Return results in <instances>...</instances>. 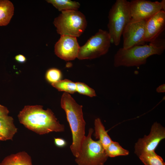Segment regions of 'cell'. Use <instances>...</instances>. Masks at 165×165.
<instances>
[{"instance_id":"9c48e42d","label":"cell","mask_w":165,"mask_h":165,"mask_svg":"<svg viewBox=\"0 0 165 165\" xmlns=\"http://www.w3.org/2000/svg\"><path fill=\"white\" fill-rule=\"evenodd\" d=\"M165 138V129L160 123L155 122L150 133L139 138L134 146V153L138 156L148 152L155 151L159 143Z\"/></svg>"},{"instance_id":"ba28073f","label":"cell","mask_w":165,"mask_h":165,"mask_svg":"<svg viewBox=\"0 0 165 165\" xmlns=\"http://www.w3.org/2000/svg\"><path fill=\"white\" fill-rule=\"evenodd\" d=\"M129 6L132 19L146 20L160 11H165V0H133L129 2Z\"/></svg>"},{"instance_id":"6da1fadb","label":"cell","mask_w":165,"mask_h":165,"mask_svg":"<svg viewBox=\"0 0 165 165\" xmlns=\"http://www.w3.org/2000/svg\"><path fill=\"white\" fill-rule=\"evenodd\" d=\"M20 122L25 127L39 135L52 132H61L64 130L52 110H44L40 105H26L19 112Z\"/></svg>"},{"instance_id":"5bb4252c","label":"cell","mask_w":165,"mask_h":165,"mask_svg":"<svg viewBox=\"0 0 165 165\" xmlns=\"http://www.w3.org/2000/svg\"><path fill=\"white\" fill-rule=\"evenodd\" d=\"M0 165H32L31 156L26 152H20L6 157Z\"/></svg>"},{"instance_id":"52a82bcc","label":"cell","mask_w":165,"mask_h":165,"mask_svg":"<svg viewBox=\"0 0 165 165\" xmlns=\"http://www.w3.org/2000/svg\"><path fill=\"white\" fill-rule=\"evenodd\" d=\"M111 43L108 32L100 29L80 47L77 58L84 60L99 57L108 52Z\"/></svg>"},{"instance_id":"83f0119b","label":"cell","mask_w":165,"mask_h":165,"mask_svg":"<svg viewBox=\"0 0 165 165\" xmlns=\"http://www.w3.org/2000/svg\"></svg>"},{"instance_id":"4fadbf2b","label":"cell","mask_w":165,"mask_h":165,"mask_svg":"<svg viewBox=\"0 0 165 165\" xmlns=\"http://www.w3.org/2000/svg\"><path fill=\"white\" fill-rule=\"evenodd\" d=\"M17 130L12 117L8 115L0 118V136L4 141L12 140Z\"/></svg>"},{"instance_id":"9a60e30c","label":"cell","mask_w":165,"mask_h":165,"mask_svg":"<svg viewBox=\"0 0 165 165\" xmlns=\"http://www.w3.org/2000/svg\"><path fill=\"white\" fill-rule=\"evenodd\" d=\"M14 7L8 0H0V26L8 25L13 16Z\"/></svg>"},{"instance_id":"4316f807","label":"cell","mask_w":165,"mask_h":165,"mask_svg":"<svg viewBox=\"0 0 165 165\" xmlns=\"http://www.w3.org/2000/svg\"><path fill=\"white\" fill-rule=\"evenodd\" d=\"M0 140L4 141V139L1 136H0Z\"/></svg>"},{"instance_id":"8992f818","label":"cell","mask_w":165,"mask_h":165,"mask_svg":"<svg viewBox=\"0 0 165 165\" xmlns=\"http://www.w3.org/2000/svg\"><path fill=\"white\" fill-rule=\"evenodd\" d=\"M93 129H89L81 145L75 161L78 165H104L108 158L105 150L100 141L93 140L91 138Z\"/></svg>"},{"instance_id":"8fae6325","label":"cell","mask_w":165,"mask_h":165,"mask_svg":"<svg viewBox=\"0 0 165 165\" xmlns=\"http://www.w3.org/2000/svg\"><path fill=\"white\" fill-rule=\"evenodd\" d=\"M80 46L77 37L68 35H61L54 46L56 55L66 61L77 58Z\"/></svg>"},{"instance_id":"ffe728a7","label":"cell","mask_w":165,"mask_h":165,"mask_svg":"<svg viewBox=\"0 0 165 165\" xmlns=\"http://www.w3.org/2000/svg\"><path fill=\"white\" fill-rule=\"evenodd\" d=\"M105 150L108 157L127 156L129 154L128 150L123 148L118 142L113 141Z\"/></svg>"},{"instance_id":"cb8c5ba5","label":"cell","mask_w":165,"mask_h":165,"mask_svg":"<svg viewBox=\"0 0 165 165\" xmlns=\"http://www.w3.org/2000/svg\"><path fill=\"white\" fill-rule=\"evenodd\" d=\"M9 112L6 107L0 105V118L8 116Z\"/></svg>"},{"instance_id":"ac0fdd59","label":"cell","mask_w":165,"mask_h":165,"mask_svg":"<svg viewBox=\"0 0 165 165\" xmlns=\"http://www.w3.org/2000/svg\"><path fill=\"white\" fill-rule=\"evenodd\" d=\"M138 157L145 165H165L162 158L155 151L143 153Z\"/></svg>"},{"instance_id":"30bf717a","label":"cell","mask_w":165,"mask_h":165,"mask_svg":"<svg viewBox=\"0 0 165 165\" xmlns=\"http://www.w3.org/2000/svg\"><path fill=\"white\" fill-rule=\"evenodd\" d=\"M145 21L132 19L127 24L122 34L123 40V48L127 49L134 46L145 45Z\"/></svg>"},{"instance_id":"603a6c76","label":"cell","mask_w":165,"mask_h":165,"mask_svg":"<svg viewBox=\"0 0 165 165\" xmlns=\"http://www.w3.org/2000/svg\"><path fill=\"white\" fill-rule=\"evenodd\" d=\"M54 142L56 146L60 148L64 147L67 145V142L65 140L61 138H54Z\"/></svg>"},{"instance_id":"d4e9b609","label":"cell","mask_w":165,"mask_h":165,"mask_svg":"<svg viewBox=\"0 0 165 165\" xmlns=\"http://www.w3.org/2000/svg\"><path fill=\"white\" fill-rule=\"evenodd\" d=\"M15 60L18 62L20 63H24L26 61V57L22 54H18L15 56Z\"/></svg>"},{"instance_id":"d6986e66","label":"cell","mask_w":165,"mask_h":165,"mask_svg":"<svg viewBox=\"0 0 165 165\" xmlns=\"http://www.w3.org/2000/svg\"><path fill=\"white\" fill-rule=\"evenodd\" d=\"M51 84L59 91H64L70 94L76 92L75 82L69 79L61 80Z\"/></svg>"},{"instance_id":"7402d4cb","label":"cell","mask_w":165,"mask_h":165,"mask_svg":"<svg viewBox=\"0 0 165 165\" xmlns=\"http://www.w3.org/2000/svg\"><path fill=\"white\" fill-rule=\"evenodd\" d=\"M61 71L56 68H51L47 71L46 74V78L48 82L51 83L56 82L61 78Z\"/></svg>"},{"instance_id":"484cf974","label":"cell","mask_w":165,"mask_h":165,"mask_svg":"<svg viewBox=\"0 0 165 165\" xmlns=\"http://www.w3.org/2000/svg\"><path fill=\"white\" fill-rule=\"evenodd\" d=\"M156 91L159 93H164L165 92V84H164L160 86L156 89Z\"/></svg>"},{"instance_id":"7a4b0ae2","label":"cell","mask_w":165,"mask_h":165,"mask_svg":"<svg viewBox=\"0 0 165 165\" xmlns=\"http://www.w3.org/2000/svg\"><path fill=\"white\" fill-rule=\"evenodd\" d=\"M165 49L164 40L157 38L149 45L135 46L127 49L121 48L115 55L114 65L116 67H138L145 64L150 56L162 54Z\"/></svg>"},{"instance_id":"e0dca14e","label":"cell","mask_w":165,"mask_h":165,"mask_svg":"<svg viewBox=\"0 0 165 165\" xmlns=\"http://www.w3.org/2000/svg\"><path fill=\"white\" fill-rule=\"evenodd\" d=\"M46 1L61 11L77 10L80 6V3L78 2L70 0H48Z\"/></svg>"},{"instance_id":"5b68a950","label":"cell","mask_w":165,"mask_h":165,"mask_svg":"<svg viewBox=\"0 0 165 165\" xmlns=\"http://www.w3.org/2000/svg\"><path fill=\"white\" fill-rule=\"evenodd\" d=\"M53 23L61 35L80 36L85 31L87 21L84 15L77 10L63 11Z\"/></svg>"},{"instance_id":"2e32d148","label":"cell","mask_w":165,"mask_h":165,"mask_svg":"<svg viewBox=\"0 0 165 165\" xmlns=\"http://www.w3.org/2000/svg\"><path fill=\"white\" fill-rule=\"evenodd\" d=\"M94 129V137L96 139H99L105 150L112 141L105 130V127L99 118L95 120Z\"/></svg>"},{"instance_id":"277c9868","label":"cell","mask_w":165,"mask_h":165,"mask_svg":"<svg viewBox=\"0 0 165 165\" xmlns=\"http://www.w3.org/2000/svg\"><path fill=\"white\" fill-rule=\"evenodd\" d=\"M108 18V33L111 42L117 46L120 43L124 28L132 19L129 2L117 0L109 11Z\"/></svg>"},{"instance_id":"44dd1931","label":"cell","mask_w":165,"mask_h":165,"mask_svg":"<svg viewBox=\"0 0 165 165\" xmlns=\"http://www.w3.org/2000/svg\"><path fill=\"white\" fill-rule=\"evenodd\" d=\"M75 83L76 92L79 94L90 97L96 96L95 90L86 84L79 82H76Z\"/></svg>"},{"instance_id":"7c38bea8","label":"cell","mask_w":165,"mask_h":165,"mask_svg":"<svg viewBox=\"0 0 165 165\" xmlns=\"http://www.w3.org/2000/svg\"><path fill=\"white\" fill-rule=\"evenodd\" d=\"M165 26V12L161 10L146 20L144 41L151 42L156 39Z\"/></svg>"},{"instance_id":"3957f363","label":"cell","mask_w":165,"mask_h":165,"mask_svg":"<svg viewBox=\"0 0 165 165\" xmlns=\"http://www.w3.org/2000/svg\"><path fill=\"white\" fill-rule=\"evenodd\" d=\"M61 105L65 112L72 133V142L70 149L76 157L85 136L86 123L83 117L82 106L77 104L71 95L66 92H64L61 96Z\"/></svg>"}]
</instances>
